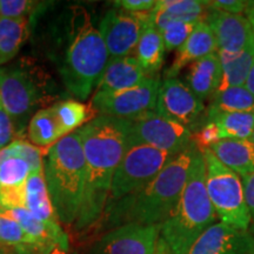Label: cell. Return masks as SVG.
Segmentation results:
<instances>
[{
    "label": "cell",
    "mask_w": 254,
    "mask_h": 254,
    "mask_svg": "<svg viewBox=\"0 0 254 254\" xmlns=\"http://www.w3.org/2000/svg\"><path fill=\"white\" fill-rule=\"evenodd\" d=\"M77 132L86 163V186L74 225L84 230L105 212L114 172L132 147V123L99 114Z\"/></svg>",
    "instance_id": "obj_1"
},
{
    "label": "cell",
    "mask_w": 254,
    "mask_h": 254,
    "mask_svg": "<svg viewBox=\"0 0 254 254\" xmlns=\"http://www.w3.org/2000/svg\"><path fill=\"white\" fill-rule=\"evenodd\" d=\"M196 148L193 144L180 153L154 180L134 194L107 204L105 212L110 224L116 227L125 224H164L179 202Z\"/></svg>",
    "instance_id": "obj_2"
},
{
    "label": "cell",
    "mask_w": 254,
    "mask_h": 254,
    "mask_svg": "<svg viewBox=\"0 0 254 254\" xmlns=\"http://www.w3.org/2000/svg\"><path fill=\"white\" fill-rule=\"evenodd\" d=\"M205 177L204 155L196 148L179 202L160 227V237L173 254L189 253L193 244L217 222L218 217L209 201Z\"/></svg>",
    "instance_id": "obj_3"
},
{
    "label": "cell",
    "mask_w": 254,
    "mask_h": 254,
    "mask_svg": "<svg viewBox=\"0 0 254 254\" xmlns=\"http://www.w3.org/2000/svg\"><path fill=\"white\" fill-rule=\"evenodd\" d=\"M44 177L59 222L74 225L86 186V163L77 131L49 148Z\"/></svg>",
    "instance_id": "obj_4"
},
{
    "label": "cell",
    "mask_w": 254,
    "mask_h": 254,
    "mask_svg": "<svg viewBox=\"0 0 254 254\" xmlns=\"http://www.w3.org/2000/svg\"><path fill=\"white\" fill-rule=\"evenodd\" d=\"M73 14L69 44L60 74L69 93L85 100L97 88L110 56L86 9L77 7Z\"/></svg>",
    "instance_id": "obj_5"
},
{
    "label": "cell",
    "mask_w": 254,
    "mask_h": 254,
    "mask_svg": "<svg viewBox=\"0 0 254 254\" xmlns=\"http://www.w3.org/2000/svg\"><path fill=\"white\" fill-rule=\"evenodd\" d=\"M206 166V190L220 222L241 231H250L243 180L236 172L222 165L209 148L202 150Z\"/></svg>",
    "instance_id": "obj_6"
},
{
    "label": "cell",
    "mask_w": 254,
    "mask_h": 254,
    "mask_svg": "<svg viewBox=\"0 0 254 254\" xmlns=\"http://www.w3.org/2000/svg\"><path fill=\"white\" fill-rule=\"evenodd\" d=\"M177 157L147 145L132 146L114 172L107 204L144 189Z\"/></svg>",
    "instance_id": "obj_7"
},
{
    "label": "cell",
    "mask_w": 254,
    "mask_h": 254,
    "mask_svg": "<svg viewBox=\"0 0 254 254\" xmlns=\"http://www.w3.org/2000/svg\"><path fill=\"white\" fill-rule=\"evenodd\" d=\"M160 75H152L134 87L118 92H95L92 107L104 116L124 120H134L155 111Z\"/></svg>",
    "instance_id": "obj_8"
},
{
    "label": "cell",
    "mask_w": 254,
    "mask_h": 254,
    "mask_svg": "<svg viewBox=\"0 0 254 254\" xmlns=\"http://www.w3.org/2000/svg\"><path fill=\"white\" fill-rule=\"evenodd\" d=\"M0 99L13 122L14 131L23 132L36 114L41 90L33 77L18 66L0 67Z\"/></svg>",
    "instance_id": "obj_9"
},
{
    "label": "cell",
    "mask_w": 254,
    "mask_h": 254,
    "mask_svg": "<svg viewBox=\"0 0 254 254\" xmlns=\"http://www.w3.org/2000/svg\"><path fill=\"white\" fill-rule=\"evenodd\" d=\"M155 112L194 133L206 124L204 101L178 78H164L158 91Z\"/></svg>",
    "instance_id": "obj_10"
},
{
    "label": "cell",
    "mask_w": 254,
    "mask_h": 254,
    "mask_svg": "<svg viewBox=\"0 0 254 254\" xmlns=\"http://www.w3.org/2000/svg\"><path fill=\"white\" fill-rule=\"evenodd\" d=\"M132 123V146L147 145L179 155L194 144L193 133L179 124L165 119L155 111L145 113Z\"/></svg>",
    "instance_id": "obj_11"
},
{
    "label": "cell",
    "mask_w": 254,
    "mask_h": 254,
    "mask_svg": "<svg viewBox=\"0 0 254 254\" xmlns=\"http://www.w3.org/2000/svg\"><path fill=\"white\" fill-rule=\"evenodd\" d=\"M152 21L150 13L133 14L119 8L109 9L99 24L107 52L111 58L132 56L145 26Z\"/></svg>",
    "instance_id": "obj_12"
},
{
    "label": "cell",
    "mask_w": 254,
    "mask_h": 254,
    "mask_svg": "<svg viewBox=\"0 0 254 254\" xmlns=\"http://www.w3.org/2000/svg\"><path fill=\"white\" fill-rule=\"evenodd\" d=\"M161 225L125 224L104 234L91 254H154Z\"/></svg>",
    "instance_id": "obj_13"
},
{
    "label": "cell",
    "mask_w": 254,
    "mask_h": 254,
    "mask_svg": "<svg viewBox=\"0 0 254 254\" xmlns=\"http://www.w3.org/2000/svg\"><path fill=\"white\" fill-rule=\"evenodd\" d=\"M205 23L213 33L218 51L237 53L254 43L252 25L246 15L231 14L208 8Z\"/></svg>",
    "instance_id": "obj_14"
},
{
    "label": "cell",
    "mask_w": 254,
    "mask_h": 254,
    "mask_svg": "<svg viewBox=\"0 0 254 254\" xmlns=\"http://www.w3.org/2000/svg\"><path fill=\"white\" fill-rule=\"evenodd\" d=\"M187 254H254V234L215 222L193 244Z\"/></svg>",
    "instance_id": "obj_15"
},
{
    "label": "cell",
    "mask_w": 254,
    "mask_h": 254,
    "mask_svg": "<svg viewBox=\"0 0 254 254\" xmlns=\"http://www.w3.org/2000/svg\"><path fill=\"white\" fill-rule=\"evenodd\" d=\"M31 166L17 157L0 158V202L4 211L24 207V190Z\"/></svg>",
    "instance_id": "obj_16"
},
{
    "label": "cell",
    "mask_w": 254,
    "mask_h": 254,
    "mask_svg": "<svg viewBox=\"0 0 254 254\" xmlns=\"http://www.w3.org/2000/svg\"><path fill=\"white\" fill-rule=\"evenodd\" d=\"M214 52H218V46L213 33L205 21H200L185 43L177 50L172 65L165 71V78H176L186 66Z\"/></svg>",
    "instance_id": "obj_17"
},
{
    "label": "cell",
    "mask_w": 254,
    "mask_h": 254,
    "mask_svg": "<svg viewBox=\"0 0 254 254\" xmlns=\"http://www.w3.org/2000/svg\"><path fill=\"white\" fill-rule=\"evenodd\" d=\"M24 228V231L39 245L45 254H50L56 247L69 249L68 236L60 225H50L32 215L25 207L5 211Z\"/></svg>",
    "instance_id": "obj_18"
},
{
    "label": "cell",
    "mask_w": 254,
    "mask_h": 254,
    "mask_svg": "<svg viewBox=\"0 0 254 254\" xmlns=\"http://www.w3.org/2000/svg\"><path fill=\"white\" fill-rule=\"evenodd\" d=\"M150 75L134 56L111 58L95 92H118L141 84Z\"/></svg>",
    "instance_id": "obj_19"
},
{
    "label": "cell",
    "mask_w": 254,
    "mask_h": 254,
    "mask_svg": "<svg viewBox=\"0 0 254 254\" xmlns=\"http://www.w3.org/2000/svg\"><path fill=\"white\" fill-rule=\"evenodd\" d=\"M222 72L218 52L196 60L189 66L185 84L201 101L213 97L221 85Z\"/></svg>",
    "instance_id": "obj_20"
},
{
    "label": "cell",
    "mask_w": 254,
    "mask_h": 254,
    "mask_svg": "<svg viewBox=\"0 0 254 254\" xmlns=\"http://www.w3.org/2000/svg\"><path fill=\"white\" fill-rule=\"evenodd\" d=\"M209 150L222 165L240 178L254 173V144L251 140L221 139Z\"/></svg>",
    "instance_id": "obj_21"
},
{
    "label": "cell",
    "mask_w": 254,
    "mask_h": 254,
    "mask_svg": "<svg viewBox=\"0 0 254 254\" xmlns=\"http://www.w3.org/2000/svg\"><path fill=\"white\" fill-rule=\"evenodd\" d=\"M24 207L32 215L50 225H60L47 190L44 170L31 172L24 190Z\"/></svg>",
    "instance_id": "obj_22"
},
{
    "label": "cell",
    "mask_w": 254,
    "mask_h": 254,
    "mask_svg": "<svg viewBox=\"0 0 254 254\" xmlns=\"http://www.w3.org/2000/svg\"><path fill=\"white\" fill-rule=\"evenodd\" d=\"M166 49L163 37L154 27L153 23L147 24L142 31L134 50V57L150 77L158 75L165 63Z\"/></svg>",
    "instance_id": "obj_23"
},
{
    "label": "cell",
    "mask_w": 254,
    "mask_h": 254,
    "mask_svg": "<svg viewBox=\"0 0 254 254\" xmlns=\"http://www.w3.org/2000/svg\"><path fill=\"white\" fill-rule=\"evenodd\" d=\"M222 79L219 90L233 86H245L247 77L254 63V43L237 53L218 51Z\"/></svg>",
    "instance_id": "obj_24"
},
{
    "label": "cell",
    "mask_w": 254,
    "mask_h": 254,
    "mask_svg": "<svg viewBox=\"0 0 254 254\" xmlns=\"http://www.w3.org/2000/svg\"><path fill=\"white\" fill-rule=\"evenodd\" d=\"M206 123L218 127L220 139L250 140L254 129V112H207Z\"/></svg>",
    "instance_id": "obj_25"
},
{
    "label": "cell",
    "mask_w": 254,
    "mask_h": 254,
    "mask_svg": "<svg viewBox=\"0 0 254 254\" xmlns=\"http://www.w3.org/2000/svg\"><path fill=\"white\" fill-rule=\"evenodd\" d=\"M27 135L28 139L40 148L46 146L51 147L65 136L51 107L37 111L32 117L28 122Z\"/></svg>",
    "instance_id": "obj_26"
},
{
    "label": "cell",
    "mask_w": 254,
    "mask_h": 254,
    "mask_svg": "<svg viewBox=\"0 0 254 254\" xmlns=\"http://www.w3.org/2000/svg\"><path fill=\"white\" fill-rule=\"evenodd\" d=\"M0 246L20 254H45L34 239L5 211L0 212Z\"/></svg>",
    "instance_id": "obj_27"
},
{
    "label": "cell",
    "mask_w": 254,
    "mask_h": 254,
    "mask_svg": "<svg viewBox=\"0 0 254 254\" xmlns=\"http://www.w3.org/2000/svg\"><path fill=\"white\" fill-rule=\"evenodd\" d=\"M152 12L172 20L200 23L205 21L208 7L207 2L198 0H159Z\"/></svg>",
    "instance_id": "obj_28"
},
{
    "label": "cell",
    "mask_w": 254,
    "mask_h": 254,
    "mask_svg": "<svg viewBox=\"0 0 254 254\" xmlns=\"http://www.w3.org/2000/svg\"><path fill=\"white\" fill-rule=\"evenodd\" d=\"M27 18H0V66L12 60L27 38Z\"/></svg>",
    "instance_id": "obj_29"
},
{
    "label": "cell",
    "mask_w": 254,
    "mask_h": 254,
    "mask_svg": "<svg viewBox=\"0 0 254 254\" xmlns=\"http://www.w3.org/2000/svg\"><path fill=\"white\" fill-rule=\"evenodd\" d=\"M207 112H254V97L245 86L221 88L211 98Z\"/></svg>",
    "instance_id": "obj_30"
},
{
    "label": "cell",
    "mask_w": 254,
    "mask_h": 254,
    "mask_svg": "<svg viewBox=\"0 0 254 254\" xmlns=\"http://www.w3.org/2000/svg\"><path fill=\"white\" fill-rule=\"evenodd\" d=\"M51 110L55 113L65 136L84 126L92 117L90 109L78 100L60 101L52 105Z\"/></svg>",
    "instance_id": "obj_31"
},
{
    "label": "cell",
    "mask_w": 254,
    "mask_h": 254,
    "mask_svg": "<svg viewBox=\"0 0 254 254\" xmlns=\"http://www.w3.org/2000/svg\"><path fill=\"white\" fill-rule=\"evenodd\" d=\"M151 17L154 27L157 28L159 33L163 37L165 49H166V51H170V52L179 49L187 40V38L190 36L195 25L198 24L172 20V19L163 17V15L155 14L153 12H151Z\"/></svg>",
    "instance_id": "obj_32"
},
{
    "label": "cell",
    "mask_w": 254,
    "mask_h": 254,
    "mask_svg": "<svg viewBox=\"0 0 254 254\" xmlns=\"http://www.w3.org/2000/svg\"><path fill=\"white\" fill-rule=\"evenodd\" d=\"M43 154L40 147L32 145L26 140H21V139L12 141L5 148L0 150V158L17 157L23 159L30 165L32 172L44 170Z\"/></svg>",
    "instance_id": "obj_33"
},
{
    "label": "cell",
    "mask_w": 254,
    "mask_h": 254,
    "mask_svg": "<svg viewBox=\"0 0 254 254\" xmlns=\"http://www.w3.org/2000/svg\"><path fill=\"white\" fill-rule=\"evenodd\" d=\"M37 6L38 2L30 0H0V18H26Z\"/></svg>",
    "instance_id": "obj_34"
},
{
    "label": "cell",
    "mask_w": 254,
    "mask_h": 254,
    "mask_svg": "<svg viewBox=\"0 0 254 254\" xmlns=\"http://www.w3.org/2000/svg\"><path fill=\"white\" fill-rule=\"evenodd\" d=\"M220 140L219 129L213 123H206L198 131L193 133V141L200 151L205 150V148H211Z\"/></svg>",
    "instance_id": "obj_35"
},
{
    "label": "cell",
    "mask_w": 254,
    "mask_h": 254,
    "mask_svg": "<svg viewBox=\"0 0 254 254\" xmlns=\"http://www.w3.org/2000/svg\"><path fill=\"white\" fill-rule=\"evenodd\" d=\"M155 4L157 1L154 0H119V1H114L113 6L128 13L142 14L153 11Z\"/></svg>",
    "instance_id": "obj_36"
},
{
    "label": "cell",
    "mask_w": 254,
    "mask_h": 254,
    "mask_svg": "<svg viewBox=\"0 0 254 254\" xmlns=\"http://www.w3.org/2000/svg\"><path fill=\"white\" fill-rule=\"evenodd\" d=\"M14 132L13 122L0 99V150L11 144Z\"/></svg>",
    "instance_id": "obj_37"
},
{
    "label": "cell",
    "mask_w": 254,
    "mask_h": 254,
    "mask_svg": "<svg viewBox=\"0 0 254 254\" xmlns=\"http://www.w3.org/2000/svg\"><path fill=\"white\" fill-rule=\"evenodd\" d=\"M206 2H207L208 8L231 14L246 13L249 8V1H244V0H213V1Z\"/></svg>",
    "instance_id": "obj_38"
},
{
    "label": "cell",
    "mask_w": 254,
    "mask_h": 254,
    "mask_svg": "<svg viewBox=\"0 0 254 254\" xmlns=\"http://www.w3.org/2000/svg\"><path fill=\"white\" fill-rule=\"evenodd\" d=\"M244 186V193H245V200L249 213L251 218L250 231L254 234V173L250 176L241 178Z\"/></svg>",
    "instance_id": "obj_39"
},
{
    "label": "cell",
    "mask_w": 254,
    "mask_h": 254,
    "mask_svg": "<svg viewBox=\"0 0 254 254\" xmlns=\"http://www.w3.org/2000/svg\"><path fill=\"white\" fill-rule=\"evenodd\" d=\"M154 254H173L172 251H171L170 246L167 245L166 241H165L163 238H159L157 249H155Z\"/></svg>",
    "instance_id": "obj_40"
},
{
    "label": "cell",
    "mask_w": 254,
    "mask_h": 254,
    "mask_svg": "<svg viewBox=\"0 0 254 254\" xmlns=\"http://www.w3.org/2000/svg\"><path fill=\"white\" fill-rule=\"evenodd\" d=\"M245 87L251 92V94L254 97V63L252 65V68H251L249 77H247Z\"/></svg>",
    "instance_id": "obj_41"
},
{
    "label": "cell",
    "mask_w": 254,
    "mask_h": 254,
    "mask_svg": "<svg viewBox=\"0 0 254 254\" xmlns=\"http://www.w3.org/2000/svg\"><path fill=\"white\" fill-rule=\"evenodd\" d=\"M50 254H75L71 249H60V247H56Z\"/></svg>",
    "instance_id": "obj_42"
},
{
    "label": "cell",
    "mask_w": 254,
    "mask_h": 254,
    "mask_svg": "<svg viewBox=\"0 0 254 254\" xmlns=\"http://www.w3.org/2000/svg\"><path fill=\"white\" fill-rule=\"evenodd\" d=\"M245 14H246L247 19H249V20H250L251 25H252L253 33H254V9H252V8H247V11H246Z\"/></svg>",
    "instance_id": "obj_43"
},
{
    "label": "cell",
    "mask_w": 254,
    "mask_h": 254,
    "mask_svg": "<svg viewBox=\"0 0 254 254\" xmlns=\"http://www.w3.org/2000/svg\"><path fill=\"white\" fill-rule=\"evenodd\" d=\"M0 254H20V253L15 252L13 250H9V249H6V247L0 246Z\"/></svg>",
    "instance_id": "obj_44"
},
{
    "label": "cell",
    "mask_w": 254,
    "mask_h": 254,
    "mask_svg": "<svg viewBox=\"0 0 254 254\" xmlns=\"http://www.w3.org/2000/svg\"><path fill=\"white\" fill-rule=\"evenodd\" d=\"M249 8L254 9V1H249Z\"/></svg>",
    "instance_id": "obj_45"
},
{
    "label": "cell",
    "mask_w": 254,
    "mask_h": 254,
    "mask_svg": "<svg viewBox=\"0 0 254 254\" xmlns=\"http://www.w3.org/2000/svg\"><path fill=\"white\" fill-rule=\"evenodd\" d=\"M250 140H251V141H252V142H253V144H254V129H253V133H252V136H251V139H250Z\"/></svg>",
    "instance_id": "obj_46"
},
{
    "label": "cell",
    "mask_w": 254,
    "mask_h": 254,
    "mask_svg": "<svg viewBox=\"0 0 254 254\" xmlns=\"http://www.w3.org/2000/svg\"><path fill=\"white\" fill-rule=\"evenodd\" d=\"M4 211V209H2V207H1V202H0V212H2Z\"/></svg>",
    "instance_id": "obj_47"
}]
</instances>
